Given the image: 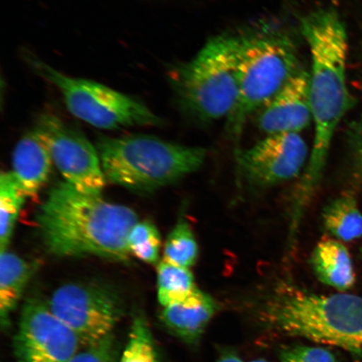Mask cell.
Returning <instances> with one entry per match:
<instances>
[{
  "label": "cell",
  "mask_w": 362,
  "mask_h": 362,
  "mask_svg": "<svg viewBox=\"0 0 362 362\" xmlns=\"http://www.w3.org/2000/svg\"><path fill=\"white\" fill-rule=\"evenodd\" d=\"M249 362H268L264 359H257V360H253L252 361H249Z\"/></svg>",
  "instance_id": "cell-27"
},
{
  "label": "cell",
  "mask_w": 362,
  "mask_h": 362,
  "mask_svg": "<svg viewBox=\"0 0 362 362\" xmlns=\"http://www.w3.org/2000/svg\"><path fill=\"white\" fill-rule=\"evenodd\" d=\"M242 47L243 37L214 36L192 60L174 68L170 83L185 112L202 122L228 119L238 98Z\"/></svg>",
  "instance_id": "cell-5"
},
{
  "label": "cell",
  "mask_w": 362,
  "mask_h": 362,
  "mask_svg": "<svg viewBox=\"0 0 362 362\" xmlns=\"http://www.w3.org/2000/svg\"><path fill=\"white\" fill-rule=\"evenodd\" d=\"M66 182L78 191L101 194L107 180L97 148L81 131L52 113H42L35 126Z\"/></svg>",
  "instance_id": "cell-9"
},
{
  "label": "cell",
  "mask_w": 362,
  "mask_h": 362,
  "mask_svg": "<svg viewBox=\"0 0 362 362\" xmlns=\"http://www.w3.org/2000/svg\"><path fill=\"white\" fill-rule=\"evenodd\" d=\"M139 221L131 208L81 192L62 181L49 189L35 215L47 251L55 257L129 260L128 236Z\"/></svg>",
  "instance_id": "cell-2"
},
{
  "label": "cell",
  "mask_w": 362,
  "mask_h": 362,
  "mask_svg": "<svg viewBox=\"0 0 362 362\" xmlns=\"http://www.w3.org/2000/svg\"><path fill=\"white\" fill-rule=\"evenodd\" d=\"M26 196L11 172L0 175V248L7 250Z\"/></svg>",
  "instance_id": "cell-19"
},
{
  "label": "cell",
  "mask_w": 362,
  "mask_h": 362,
  "mask_svg": "<svg viewBox=\"0 0 362 362\" xmlns=\"http://www.w3.org/2000/svg\"><path fill=\"white\" fill-rule=\"evenodd\" d=\"M130 255L148 264H158L161 237L157 226L151 221H138L128 236Z\"/></svg>",
  "instance_id": "cell-22"
},
{
  "label": "cell",
  "mask_w": 362,
  "mask_h": 362,
  "mask_svg": "<svg viewBox=\"0 0 362 362\" xmlns=\"http://www.w3.org/2000/svg\"><path fill=\"white\" fill-rule=\"evenodd\" d=\"M53 160L37 131L23 136L13 149L11 174L27 198H34L51 175Z\"/></svg>",
  "instance_id": "cell-13"
},
{
  "label": "cell",
  "mask_w": 362,
  "mask_h": 362,
  "mask_svg": "<svg viewBox=\"0 0 362 362\" xmlns=\"http://www.w3.org/2000/svg\"><path fill=\"white\" fill-rule=\"evenodd\" d=\"M107 182L136 192H151L177 182L201 168L206 149L136 134L97 142Z\"/></svg>",
  "instance_id": "cell-4"
},
{
  "label": "cell",
  "mask_w": 362,
  "mask_h": 362,
  "mask_svg": "<svg viewBox=\"0 0 362 362\" xmlns=\"http://www.w3.org/2000/svg\"><path fill=\"white\" fill-rule=\"evenodd\" d=\"M310 264L320 281L339 292H346L355 284L356 274L350 253L337 240H325L317 244Z\"/></svg>",
  "instance_id": "cell-15"
},
{
  "label": "cell",
  "mask_w": 362,
  "mask_h": 362,
  "mask_svg": "<svg viewBox=\"0 0 362 362\" xmlns=\"http://www.w3.org/2000/svg\"><path fill=\"white\" fill-rule=\"evenodd\" d=\"M217 362H244L240 357L237 355L233 354V353H228V354H226L221 357L220 359L217 361Z\"/></svg>",
  "instance_id": "cell-26"
},
{
  "label": "cell",
  "mask_w": 362,
  "mask_h": 362,
  "mask_svg": "<svg viewBox=\"0 0 362 362\" xmlns=\"http://www.w3.org/2000/svg\"><path fill=\"white\" fill-rule=\"evenodd\" d=\"M194 275L189 269L165 261L157 266L158 300L163 308L183 302L197 291Z\"/></svg>",
  "instance_id": "cell-18"
},
{
  "label": "cell",
  "mask_w": 362,
  "mask_h": 362,
  "mask_svg": "<svg viewBox=\"0 0 362 362\" xmlns=\"http://www.w3.org/2000/svg\"><path fill=\"white\" fill-rule=\"evenodd\" d=\"M296 47L280 35L243 37L236 106L226 119L235 142L241 138L248 117L261 110L298 71Z\"/></svg>",
  "instance_id": "cell-6"
},
{
  "label": "cell",
  "mask_w": 362,
  "mask_h": 362,
  "mask_svg": "<svg viewBox=\"0 0 362 362\" xmlns=\"http://www.w3.org/2000/svg\"><path fill=\"white\" fill-rule=\"evenodd\" d=\"M83 348L78 337L52 313L47 302L30 298L25 303L13 338L16 362H71Z\"/></svg>",
  "instance_id": "cell-10"
},
{
  "label": "cell",
  "mask_w": 362,
  "mask_h": 362,
  "mask_svg": "<svg viewBox=\"0 0 362 362\" xmlns=\"http://www.w3.org/2000/svg\"><path fill=\"white\" fill-rule=\"evenodd\" d=\"M163 261L189 269L196 264L199 247L196 237L187 221L180 219L167 237Z\"/></svg>",
  "instance_id": "cell-20"
},
{
  "label": "cell",
  "mask_w": 362,
  "mask_h": 362,
  "mask_svg": "<svg viewBox=\"0 0 362 362\" xmlns=\"http://www.w3.org/2000/svg\"><path fill=\"white\" fill-rule=\"evenodd\" d=\"M235 156L247 182L264 188L300 175L308 158V147L298 134H271L250 148H239Z\"/></svg>",
  "instance_id": "cell-11"
},
{
  "label": "cell",
  "mask_w": 362,
  "mask_h": 362,
  "mask_svg": "<svg viewBox=\"0 0 362 362\" xmlns=\"http://www.w3.org/2000/svg\"><path fill=\"white\" fill-rule=\"evenodd\" d=\"M37 269V262L26 261L8 250L0 252V319L3 327L10 325L12 312Z\"/></svg>",
  "instance_id": "cell-16"
},
{
  "label": "cell",
  "mask_w": 362,
  "mask_h": 362,
  "mask_svg": "<svg viewBox=\"0 0 362 362\" xmlns=\"http://www.w3.org/2000/svg\"><path fill=\"white\" fill-rule=\"evenodd\" d=\"M280 362H338L332 351L321 346H293L283 350Z\"/></svg>",
  "instance_id": "cell-23"
},
{
  "label": "cell",
  "mask_w": 362,
  "mask_h": 362,
  "mask_svg": "<svg viewBox=\"0 0 362 362\" xmlns=\"http://www.w3.org/2000/svg\"><path fill=\"white\" fill-rule=\"evenodd\" d=\"M322 218L325 229L339 241L351 242L362 237V214L355 198L349 194L329 202Z\"/></svg>",
  "instance_id": "cell-17"
},
{
  "label": "cell",
  "mask_w": 362,
  "mask_h": 362,
  "mask_svg": "<svg viewBox=\"0 0 362 362\" xmlns=\"http://www.w3.org/2000/svg\"><path fill=\"white\" fill-rule=\"evenodd\" d=\"M119 362H158L151 328L141 313L135 315L132 321Z\"/></svg>",
  "instance_id": "cell-21"
},
{
  "label": "cell",
  "mask_w": 362,
  "mask_h": 362,
  "mask_svg": "<svg viewBox=\"0 0 362 362\" xmlns=\"http://www.w3.org/2000/svg\"><path fill=\"white\" fill-rule=\"evenodd\" d=\"M217 310L214 298L198 288L185 301L163 308L160 320L175 337L193 344L205 332Z\"/></svg>",
  "instance_id": "cell-14"
},
{
  "label": "cell",
  "mask_w": 362,
  "mask_h": 362,
  "mask_svg": "<svg viewBox=\"0 0 362 362\" xmlns=\"http://www.w3.org/2000/svg\"><path fill=\"white\" fill-rule=\"evenodd\" d=\"M36 74L60 90L72 115L98 129L158 126L162 119L141 102L96 81L71 78L39 58L26 54Z\"/></svg>",
  "instance_id": "cell-7"
},
{
  "label": "cell",
  "mask_w": 362,
  "mask_h": 362,
  "mask_svg": "<svg viewBox=\"0 0 362 362\" xmlns=\"http://www.w3.org/2000/svg\"><path fill=\"white\" fill-rule=\"evenodd\" d=\"M358 134L355 140L354 146L356 160L362 170V131Z\"/></svg>",
  "instance_id": "cell-25"
},
{
  "label": "cell",
  "mask_w": 362,
  "mask_h": 362,
  "mask_svg": "<svg viewBox=\"0 0 362 362\" xmlns=\"http://www.w3.org/2000/svg\"><path fill=\"white\" fill-rule=\"evenodd\" d=\"M311 56L310 94L315 139L309 163L293 194L291 219L300 223L322 178L334 133L351 105L346 83L348 37L332 8H319L301 19Z\"/></svg>",
  "instance_id": "cell-1"
},
{
  "label": "cell",
  "mask_w": 362,
  "mask_h": 362,
  "mask_svg": "<svg viewBox=\"0 0 362 362\" xmlns=\"http://www.w3.org/2000/svg\"><path fill=\"white\" fill-rule=\"evenodd\" d=\"M47 305L57 318L78 337L83 347L110 334L124 314L115 288L101 283H70L59 287Z\"/></svg>",
  "instance_id": "cell-8"
},
{
  "label": "cell",
  "mask_w": 362,
  "mask_h": 362,
  "mask_svg": "<svg viewBox=\"0 0 362 362\" xmlns=\"http://www.w3.org/2000/svg\"><path fill=\"white\" fill-rule=\"evenodd\" d=\"M313 121L310 72L300 70L257 117L259 128L268 135L300 134Z\"/></svg>",
  "instance_id": "cell-12"
},
{
  "label": "cell",
  "mask_w": 362,
  "mask_h": 362,
  "mask_svg": "<svg viewBox=\"0 0 362 362\" xmlns=\"http://www.w3.org/2000/svg\"><path fill=\"white\" fill-rule=\"evenodd\" d=\"M117 348L112 334L95 345L84 347L71 362H117Z\"/></svg>",
  "instance_id": "cell-24"
},
{
  "label": "cell",
  "mask_w": 362,
  "mask_h": 362,
  "mask_svg": "<svg viewBox=\"0 0 362 362\" xmlns=\"http://www.w3.org/2000/svg\"><path fill=\"white\" fill-rule=\"evenodd\" d=\"M262 315L272 328L287 336L362 356V297L324 296L284 281L267 298Z\"/></svg>",
  "instance_id": "cell-3"
}]
</instances>
